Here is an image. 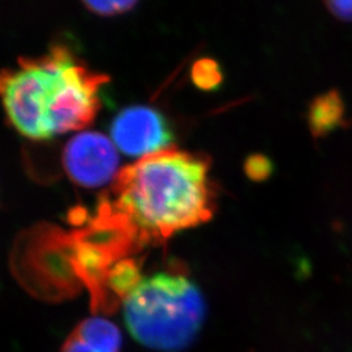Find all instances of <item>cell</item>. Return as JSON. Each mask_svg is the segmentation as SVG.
<instances>
[{"instance_id": "52a82bcc", "label": "cell", "mask_w": 352, "mask_h": 352, "mask_svg": "<svg viewBox=\"0 0 352 352\" xmlns=\"http://www.w3.org/2000/svg\"><path fill=\"white\" fill-rule=\"evenodd\" d=\"M307 124L314 139L327 138L347 126L346 104L338 89H329L316 96L307 110Z\"/></svg>"}, {"instance_id": "ba28073f", "label": "cell", "mask_w": 352, "mask_h": 352, "mask_svg": "<svg viewBox=\"0 0 352 352\" xmlns=\"http://www.w3.org/2000/svg\"><path fill=\"white\" fill-rule=\"evenodd\" d=\"M193 80L200 88L212 89L217 87L221 81L218 65L208 59L197 62L193 67Z\"/></svg>"}, {"instance_id": "3957f363", "label": "cell", "mask_w": 352, "mask_h": 352, "mask_svg": "<svg viewBox=\"0 0 352 352\" xmlns=\"http://www.w3.org/2000/svg\"><path fill=\"white\" fill-rule=\"evenodd\" d=\"M124 321L140 344L158 352L188 349L200 330L206 304L197 285L177 272L142 278L124 302Z\"/></svg>"}, {"instance_id": "5b68a950", "label": "cell", "mask_w": 352, "mask_h": 352, "mask_svg": "<svg viewBox=\"0 0 352 352\" xmlns=\"http://www.w3.org/2000/svg\"><path fill=\"white\" fill-rule=\"evenodd\" d=\"M63 164L77 184L87 188L102 187L119 174L118 148L102 133L81 132L67 142Z\"/></svg>"}, {"instance_id": "8fae6325", "label": "cell", "mask_w": 352, "mask_h": 352, "mask_svg": "<svg viewBox=\"0 0 352 352\" xmlns=\"http://www.w3.org/2000/svg\"><path fill=\"white\" fill-rule=\"evenodd\" d=\"M324 6L333 19L340 23H352V1L329 0Z\"/></svg>"}, {"instance_id": "8992f818", "label": "cell", "mask_w": 352, "mask_h": 352, "mask_svg": "<svg viewBox=\"0 0 352 352\" xmlns=\"http://www.w3.org/2000/svg\"><path fill=\"white\" fill-rule=\"evenodd\" d=\"M120 329L104 316L80 321L62 344L60 352H122Z\"/></svg>"}, {"instance_id": "30bf717a", "label": "cell", "mask_w": 352, "mask_h": 352, "mask_svg": "<svg viewBox=\"0 0 352 352\" xmlns=\"http://www.w3.org/2000/svg\"><path fill=\"white\" fill-rule=\"evenodd\" d=\"M273 166L264 155H253L245 164V171L253 180H264L272 174Z\"/></svg>"}, {"instance_id": "277c9868", "label": "cell", "mask_w": 352, "mask_h": 352, "mask_svg": "<svg viewBox=\"0 0 352 352\" xmlns=\"http://www.w3.org/2000/svg\"><path fill=\"white\" fill-rule=\"evenodd\" d=\"M110 135L118 151L141 160L168 151L173 133L164 115L148 106H129L113 118Z\"/></svg>"}, {"instance_id": "9c48e42d", "label": "cell", "mask_w": 352, "mask_h": 352, "mask_svg": "<svg viewBox=\"0 0 352 352\" xmlns=\"http://www.w3.org/2000/svg\"><path fill=\"white\" fill-rule=\"evenodd\" d=\"M85 7L89 11L97 13L100 16H116L120 13H126L131 11L133 7H136V1L124 0V1H85Z\"/></svg>"}, {"instance_id": "7a4b0ae2", "label": "cell", "mask_w": 352, "mask_h": 352, "mask_svg": "<svg viewBox=\"0 0 352 352\" xmlns=\"http://www.w3.org/2000/svg\"><path fill=\"white\" fill-rule=\"evenodd\" d=\"M106 77L93 74L65 47L23 59L1 76V97L12 126L25 138L47 140L94 119Z\"/></svg>"}, {"instance_id": "6da1fadb", "label": "cell", "mask_w": 352, "mask_h": 352, "mask_svg": "<svg viewBox=\"0 0 352 352\" xmlns=\"http://www.w3.org/2000/svg\"><path fill=\"white\" fill-rule=\"evenodd\" d=\"M212 212L206 162L168 149L120 170L91 226L111 231L131 252L197 226Z\"/></svg>"}]
</instances>
